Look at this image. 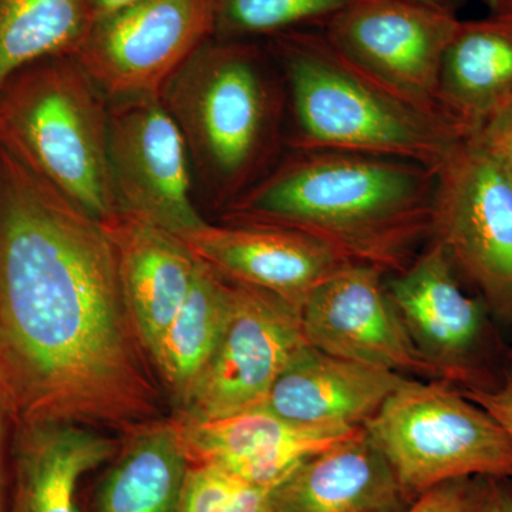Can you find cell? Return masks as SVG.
Returning a JSON list of instances; mask_svg holds the SVG:
<instances>
[{
    "label": "cell",
    "instance_id": "1",
    "mask_svg": "<svg viewBox=\"0 0 512 512\" xmlns=\"http://www.w3.org/2000/svg\"><path fill=\"white\" fill-rule=\"evenodd\" d=\"M0 392L15 424L119 434L167 406L106 229L3 148Z\"/></svg>",
    "mask_w": 512,
    "mask_h": 512
},
{
    "label": "cell",
    "instance_id": "2",
    "mask_svg": "<svg viewBox=\"0 0 512 512\" xmlns=\"http://www.w3.org/2000/svg\"><path fill=\"white\" fill-rule=\"evenodd\" d=\"M436 190V168L414 161L286 150L221 221L302 232L353 264L397 275L433 237Z\"/></svg>",
    "mask_w": 512,
    "mask_h": 512
},
{
    "label": "cell",
    "instance_id": "3",
    "mask_svg": "<svg viewBox=\"0 0 512 512\" xmlns=\"http://www.w3.org/2000/svg\"><path fill=\"white\" fill-rule=\"evenodd\" d=\"M160 99L184 138L202 194L221 212L286 153L285 79L258 40L212 37L170 77Z\"/></svg>",
    "mask_w": 512,
    "mask_h": 512
},
{
    "label": "cell",
    "instance_id": "4",
    "mask_svg": "<svg viewBox=\"0 0 512 512\" xmlns=\"http://www.w3.org/2000/svg\"><path fill=\"white\" fill-rule=\"evenodd\" d=\"M288 94L286 150L345 151L439 170L468 137L446 113L423 109L376 82L320 29L268 39Z\"/></svg>",
    "mask_w": 512,
    "mask_h": 512
},
{
    "label": "cell",
    "instance_id": "5",
    "mask_svg": "<svg viewBox=\"0 0 512 512\" xmlns=\"http://www.w3.org/2000/svg\"><path fill=\"white\" fill-rule=\"evenodd\" d=\"M109 117V99L76 57H46L0 89V148L104 221L119 212Z\"/></svg>",
    "mask_w": 512,
    "mask_h": 512
},
{
    "label": "cell",
    "instance_id": "6",
    "mask_svg": "<svg viewBox=\"0 0 512 512\" xmlns=\"http://www.w3.org/2000/svg\"><path fill=\"white\" fill-rule=\"evenodd\" d=\"M363 427L414 500L456 478L512 477L508 434L444 380L410 379Z\"/></svg>",
    "mask_w": 512,
    "mask_h": 512
},
{
    "label": "cell",
    "instance_id": "7",
    "mask_svg": "<svg viewBox=\"0 0 512 512\" xmlns=\"http://www.w3.org/2000/svg\"><path fill=\"white\" fill-rule=\"evenodd\" d=\"M431 239L488 311L512 322V174L473 136L437 170Z\"/></svg>",
    "mask_w": 512,
    "mask_h": 512
},
{
    "label": "cell",
    "instance_id": "8",
    "mask_svg": "<svg viewBox=\"0 0 512 512\" xmlns=\"http://www.w3.org/2000/svg\"><path fill=\"white\" fill-rule=\"evenodd\" d=\"M215 29L217 0H141L93 22L73 56L109 101L160 96Z\"/></svg>",
    "mask_w": 512,
    "mask_h": 512
},
{
    "label": "cell",
    "instance_id": "9",
    "mask_svg": "<svg viewBox=\"0 0 512 512\" xmlns=\"http://www.w3.org/2000/svg\"><path fill=\"white\" fill-rule=\"evenodd\" d=\"M458 22V15L421 0H355L320 30L390 92L444 113L437 100L441 64Z\"/></svg>",
    "mask_w": 512,
    "mask_h": 512
},
{
    "label": "cell",
    "instance_id": "10",
    "mask_svg": "<svg viewBox=\"0 0 512 512\" xmlns=\"http://www.w3.org/2000/svg\"><path fill=\"white\" fill-rule=\"evenodd\" d=\"M109 165L119 211L181 239L210 225L192 200L187 147L160 96L110 101Z\"/></svg>",
    "mask_w": 512,
    "mask_h": 512
},
{
    "label": "cell",
    "instance_id": "11",
    "mask_svg": "<svg viewBox=\"0 0 512 512\" xmlns=\"http://www.w3.org/2000/svg\"><path fill=\"white\" fill-rule=\"evenodd\" d=\"M404 328L440 380L458 389H491L494 333L483 299L467 295L439 242L386 282Z\"/></svg>",
    "mask_w": 512,
    "mask_h": 512
},
{
    "label": "cell",
    "instance_id": "12",
    "mask_svg": "<svg viewBox=\"0 0 512 512\" xmlns=\"http://www.w3.org/2000/svg\"><path fill=\"white\" fill-rule=\"evenodd\" d=\"M232 284L234 295L224 335L190 406L174 419L178 423L261 409L278 377L309 345L303 335L301 309L271 293Z\"/></svg>",
    "mask_w": 512,
    "mask_h": 512
},
{
    "label": "cell",
    "instance_id": "13",
    "mask_svg": "<svg viewBox=\"0 0 512 512\" xmlns=\"http://www.w3.org/2000/svg\"><path fill=\"white\" fill-rule=\"evenodd\" d=\"M384 275L373 266L352 264L318 286L301 308L306 342L340 359L440 380L404 328Z\"/></svg>",
    "mask_w": 512,
    "mask_h": 512
},
{
    "label": "cell",
    "instance_id": "14",
    "mask_svg": "<svg viewBox=\"0 0 512 512\" xmlns=\"http://www.w3.org/2000/svg\"><path fill=\"white\" fill-rule=\"evenodd\" d=\"M183 241L229 281L271 293L298 309L318 286L353 264L325 242L291 229L210 224Z\"/></svg>",
    "mask_w": 512,
    "mask_h": 512
},
{
    "label": "cell",
    "instance_id": "15",
    "mask_svg": "<svg viewBox=\"0 0 512 512\" xmlns=\"http://www.w3.org/2000/svg\"><path fill=\"white\" fill-rule=\"evenodd\" d=\"M177 424L191 464L218 467L266 488H275L309 458L363 431L301 426L265 409Z\"/></svg>",
    "mask_w": 512,
    "mask_h": 512
},
{
    "label": "cell",
    "instance_id": "16",
    "mask_svg": "<svg viewBox=\"0 0 512 512\" xmlns=\"http://www.w3.org/2000/svg\"><path fill=\"white\" fill-rule=\"evenodd\" d=\"M119 446L120 436L79 424H15L6 512H84L80 484Z\"/></svg>",
    "mask_w": 512,
    "mask_h": 512
},
{
    "label": "cell",
    "instance_id": "17",
    "mask_svg": "<svg viewBox=\"0 0 512 512\" xmlns=\"http://www.w3.org/2000/svg\"><path fill=\"white\" fill-rule=\"evenodd\" d=\"M117 255L121 286L151 363L190 293L201 261L183 239L116 212L100 221Z\"/></svg>",
    "mask_w": 512,
    "mask_h": 512
},
{
    "label": "cell",
    "instance_id": "18",
    "mask_svg": "<svg viewBox=\"0 0 512 512\" xmlns=\"http://www.w3.org/2000/svg\"><path fill=\"white\" fill-rule=\"evenodd\" d=\"M413 377L303 348L261 409L301 426L363 427Z\"/></svg>",
    "mask_w": 512,
    "mask_h": 512
},
{
    "label": "cell",
    "instance_id": "19",
    "mask_svg": "<svg viewBox=\"0 0 512 512\" xmlns=\"http://www.w3.org/2000/svg\"><path fill=\"white\" fill-rule=\"evenodd\" d=\"M413 501L365 427L272 490L274 512H404Z\"/></svg>",
    "mask_w": 512,
    "mask_h": 512
},
{
    "label": "cell",
    "instance_id": "20",
    "mask_svg": "<svg viewBox=\"0 0 512 512\" xmlns=\"http://www.w3.org/2000/svg\"><path fill=\"white\" fill-rule=\"evenodd\" d=\"M190 466L173 417L138 424L120 434L84 512H178Z\"/></svg>",
    "mask_w": 512,
    "mask_h": 512
},
{
    "label": "cell",
    "instance_id": "21",
    "mask_svg": "<svg viewBox=\"0 0 512 512\" xmlns=\"http://www.w3.org/2000/svg\"><path fill=\"white\" fill-rule=\"evenodd\" d=\"M437 100L476 133L512 101V15L461 20L441 64Z\"/></svg>",
    "mask_w": 512,
    "mask_h": 512
},
{
    "label": "cell",
    "instance_id": "22",
    "mask_svg": "<svg viewBox=\"0 0 512 512\" xmlns=\"http://www.w3.org/2000/svg\"><path fill=\"white\" fill-rule=\"evenodd\" d=\"M234 284L201 261L187 299L161 339L153 366L170 416H183L220 345Z\"/></svg>",
    "mask_w": 512,
    "mask_h": 512
},
{
    "label": "cell",
    "instance_id": "23",
    "mask_svg": "<svg viewBox=\"0 0 512 512\" xmlns=\"http://www.w3.org/2000/svg\"><path fill=\"white\" fill-rule=\"evenodd\" d=\"M92 23L86 0H0V89L29 64L74 55Z\"/></svg>",
    "mask_w": 512,
    "mask_h": 512
},
{
    "label": "cell",
    "instance_id": "24",
    "mask_svg": "<svg viewBox=\"0 0 512 512\" xmlns=\"http://www.w3.org/2000/svg\"><path fill=\"white\" fill-rule=\"evenodd\" d=\"M355 0H217L215 37L259 40L320 29Z\"/></svg>",
    "mask_w": 512,
    "mask_h": 512
},
{
    "label": "cell",
    "instance_id": "25",
    "mask_svg": "<svg viewBox=\"0 0 512 512\" xmlns=\"http://www.w3.org/2000/svg\"><path fill=\"white\" fill-rule=\"evenodd\" d=\"M272 490L208 464H191L178 512H274Z\"/></svg>",
    "mask_w": 512,
    "mask_h": 512
},
{
    "label": "cell",
    "instance_id": "26",
    "mask_svg": "<svg viewBox=\"0 0 512 512\" xmlns=\"http://www.w3.org/2000/svg\"><path fill=\"white\" fill-rule=\"evenodd\" d=\"M493 478L444 481L421 493L404 512H490Z\"/></svg>",
    "mask_w": 512,
    "mask_h": 512
},
{
    "label": "cell",
    "instance_id": "27",
    "mask_svg": "<svg viewBox=\"0 0 512 512\" xmlns=\"http://www.w3.org/2000/svg\"><path fill=\"white\" fill-rule=\"evenodd\" d=\"M473 138L512 174V101L485 121Z\"/></svg>",
    "mask_w": 512,
    "mask_h": 512
},
{
    "label": "cell",
    "instance_id": "28",
    "mask_svg": "<svg viewBox=\"0 0 512 512\" xmlns=\"http://www.w3.org/2000/svg\"><path fill=\"white\" fill-rule=\"evenodd\" d=\"M461 392L491 414L512 441V369H505L500 382L491 389H464Z\"/></svg>",
    "mask_w": 512,
    "mask_h": 512
},
{
    "label": "cell",
    "instance_id": "29",
    "mask_svg": "<svg viewBox=\"0 0 512 512\" xmlns=\"http://www.w3.org/2000/svg\"><path fill=\"white\" fill-rule=\"evenodd\" d=\"M15 419L6 397L0 392V512L8 508L10 480V446H12Z\"/></svg>",
    "mask_w": 512,
    "mask_h": 512
},
{
    "label": "cell",
    "instance_id": "30",
    "mask_svg": "<svg viewBox=\"0 0 512 512\" xmlns=\"http://www.w3.org/2000/svg\"><path fill=\"white\" fill-rule=\"evenodd\" d=\"M508 478H493L490 512H512V484Z\"/></svg>",
    "mask_w": 512,
    "mask_h": 512
},
{
    "label": "cell",
    "instance_id": "31",
    "mask_svg": "<svg viewBox=\"0 0 512 512\" xmlns=\"http://www.w3.org/2000/svg\"><path fill=\"white\" fill-rule=\"evenodd\" d=\"M138 2L141 0H86L92 22L114 15V13L130 8Z\"/></svg>",
    "mask_w": 512,
    "mask_h": 512
},
{
    "label": "cell",
    "instance_id": "32",
    "mask_svg": "<svg viewBox=\"0 0 512 512\" xmlns=\"http://www.w3.org/2000/svg\"><path fill=\"white\" fill-rule=\"evenodd\" d=\"M421 2L429 3V5L436 6V8L458 15V12L466 6L468 0H421Z\"/></svg>",
    "mask_w": 512,
    "mask_h": 512
},
{
    "label": "cell",
    "instance_id": "33",
    "mask_svg": "<svg viewBox=\"0 0 512 512\" xmlns=\"http://www.w3.org/2000/svg\"><path fill=\"white\" fill-rule=\"evenodd\" d=\"M490 13L512 15V0H483Z\"/></svg>",
    "mask_w": 512,
    "mask_h": 512
}]
</instances>
